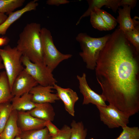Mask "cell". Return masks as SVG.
Returning <instances> with one entry per match:
<instances>
[{
  "label": "cell",
  "instance_id": "cell-27",
  "mask_svg": "<svg viewBox=\"0 0 139 139\" xmlns=\"http://www.w3.org/2000/svg\"><path fill=\"white\" fill-rule=\"evenodd\" d=\"M92 11L97 13L101 17L111 30L114 29L116 26L117 22L116 19L106 11L96 7H94Z\"/></svg>",
  "mask_w": 139,
  "mask_h": 139
},
{
  "label": "cell",
  "instance_id": "cell-25",
  "mask_svg": "<svg viewBox=\"0 0 139 139\" xmlns=\"http://www.w3.org/2000/svg\"><path fill=\"white\" fill-rule=\"evenodd\" d=\"M92 26L100 31H109L110 28L107 25L101 17L94 11H91L90 16Z\"/></svg>",
  "mask_w": 139,
  "mask_h": 139
},
{
  "label": "cell",
  "instance_id": "cell-30",
  "mask_svg": "<svg viewBox=\"0 0 139 139\" xmlns=\"http://www.w3.org/2000/svg\"><path fill=\"white\" fill-rule=\"evenodd\" d=\"M137 2L136 0H120L119 6L127 5L133 9L136 6Z\"/></svg>",
  "mask_w": 139,
  "mask_h": 139
},
{
  "label": "cell",
  "instance_id": "cell-13",
  "mask_svg": "<svg viewBox=\"0 0 139 139\" xmlns=\"http://www.w3.org/2000/svg\"><path fill=\"white\" fill-rule=\"evenodd\" d=\"M123 8H119V14L116 20L117 23L119 24V28L123 32L130 31L139 25V18L135 16L132 19L131 16V7L127 5L122 6Z\"/></svg>",
  "mask_w": 139,
  "mask_h": 139
},
{
  "label": "cell",
  "instance_id": "cell-8",
  "mask_svg": "<svg viewBox=\"0 0 139 139\" xmlns=\"http://www.w3.org/2000/svg\"><path fill=\"white\" fill-rule=\"evenodd\" d=\"M80 92L82 94L83 99V105L91 103L97 106H107L106 101L101 94H99L92 90L89 86L87 81L86 75L85 73L81 76L77 75Z\"/></svg>",
  "mask_w": 139,
  "mask_h": 139
},
{
  "label": "cell",
  "instance_id": "cell-2",
  "mask_svg": "<svg viewBox=\"0 0 139 139\" xmlns=\"http://www.w3.org/2000/svg\"><path fill=\"white\" fill-rule=\"evenodd\" d=\"M41 29L39 23L27 24L19 34L16 47L22 55L32 63L44 64L41 37Z\"/></svg>",
  "mask_w": 139,
  "mask_h": 139
},
{
  "label": "cell",
  "instance_id": "cell-14",
  "mask_svg": "<svg viewBox=\"0 0 139 139\" xmlns=\"http://www.w3.org/2000/svg\"><path fill=\"white\" fill-rule=\"evenodd\" d=\"M38 5L36 0L31 1L21 9L9 14L5 20L0 25V35L5 34L8 29L25 13L36 10Z\"/></svg>",
  "mask_w": 139,
  "mask_h": 139
},
{
  "label": "cell",
  "instance_id": "cell-24",
  "mask_svg": "<svg viewBox=\"0 0 139 139\" xmlns=\"http://www.w3.org/2000/svg\"><path fill=\"white\" fill-rule=\"evenodd\" d=\"M123 131L115 139H139V128L138 127H121Z\"/></svg>",
  "mask_w": 139,
  "mask_h": 139
},
{
  "label": "cell",
  "instance_id": "cell-36",
  "mask_svg": "<svg viewBox=\"0 0 139 139\" xmlns=\"http://www.w3.org/2000/svg\"><path fill=\"white\" fill-rule=\"evenodd\" d=\"M2 103L0 104V110L1 108V106H2Z\"/></svg>",
  "mask_w": 139,
  "mask_h": 139
},
{
  "label": "cell",
  "instance_id": "cell-10",
  "mask_svg": "<svg viewBox=\"0 0 139 139\" xmlns=\"http://www.w3.org/2000/svg\"><path fill=\"white\" fill-rule=\"evenodd\" d=\"M53 86H43L37 85L29 92L32 101L36 103H54L60 100L57 93H53Z\"/></svg>",
  "mask_w": 139,
  "mask_h": 139
},
{
  "label": "cell",
  "instance_id": "cell-9",
  "mask_svg": "<svg viewBox=\"0 0 139 139\" xmlns=\"http://www.w3.org/2000/svg\"><path fill=\"white\" fill-rule=\"evenodd\" d=\"M37 82L24 68L18 75L12 85L11 91L13 97H20L38 85Z\"/></svg>",
  "mask_w": 139,
  "mask_h": 139
},
{
  "label": "cell",
  "instance_id": "cell-6",
  "mask_svg": "<svg viewBox=\"0 0 139 139\" xmlns=\"http://www.w3.org/2000/svg\"><path fill=\"white\" fill-rule=\"evenodd\" d=\"M22 64L27 71L39 85L43 86H53L57 81L54 78L53 71L44 64L34 63L25 56L21 58Z\"/></svg>",
  "mask_w": 139,
  "mask_h": 139
},
{
  "label": "cell",
  "instance_id": "cell-12",
  "mask_svg": "<svg viewBox=\"0 0 139 139\" xmlns=\"http://www.w3.org/2000/svg\"><path fill=\"white\" fill-rule=\"evenodd\" d=\"M45 121L32 116L27 111H18V125L21 131L44 128L45 127Z\"/></svg>",
  "mask_w": 139,
  "mask_h": 139
},
{
  "label": "cell",
  "instance_id": "cell-34",
  "mask_svg": "<svg viewBox=\"0 0 139 139\" xmlns=\"http://www.w3.org/2000/svg\"><path fill=\"white\" fill-rule=\"evenodd\" d=\"M4 68V66L3 63L2 59L0 55V70Z\"/></svg>",
  "mask_w": 139,
  "mask_h": 139
},
{
  "label": "cell",
  "instance_id": "cell-15",
  "mask_svg": "<svg viewBox=\"0 0 139 139\" xmlns=\"http://www.w3.org/2000/svg\"><path fill=\"white\" fill-rule=\"evenodd\" d=\"M18 111L13 110L2 132L0 133V139H14L20 135L21 131L17 123Z\"/></svg>",
  "mask_w": 139,
  "mask_h": 139
},
{
  "label": "cell",
  "instance_id": "cell-17",
  "mask_svg": "<svg viewBox=\"0 0 139 139\" xmlns=\"http://www.w3.org/2000/svg\"><path fill=\"white\" fill-rule=\"evenodd\" d=\"M120 0H87L89 5V7L84 13L80 17L77 22L78 25L81 20L83 18L90 16L91 12L94 7L100 9L103 6L111 9L113 12L116 13L119 7Z\"/></svg>",
  "mask_w": 139,
  "mask_h": 139
},
{
  "label": "cell",
  "instance_id": "cell-32",
  "mask_svg": "<svg viewBox=\"0 0 139 139\" xmlns=\"http://www.w3.org/2000/svg\"><path fill=\"white\" fill-rule=\"evenodd\" d=\"M10 39L7 37H0V47L7 45Z\"/></svg>",
  "mask_w": 139,
  "mask_h": 139
},
{
  "label": "cell",
  "instance_id": "cell-11",
  "mask_svg": "<svg viewBox=\"0 0 139 139\" xmlns=\"http://www.w3.org/2000/svg\"><path fill=\"white\" fill-rule=\"evenodd\" d=\"M60 99L63 102L66 111L71 116L75 115L74 106L79 98L76 93L70 88H64L56 84L53 85Z\"/></svg>",
  "mask_w": 139,
  "mask_h": 139
},
{
  "label": "cell",
  "instance_id": "cell-29",
  "mask_svg": "<svg viewBox=\"0 0 139 139\" xmlns=\"http://www.w3.org/2000/svg\"><path fill=\"white\" fill-rule=\"evenodd\" d=\"M45 126L47 129L51 137L57 135L60 131V129H59L50 121H46Z\"/></svg>",
  "mask_w": 139,
  "mask_h": 139
},
{
  "label": "cell",
  "instance_id": "cell-28",
  "mask_svg": "<svg viewBox=\"0 0 139 139\" xmlns=\"http://www.w3.org/2000/svg\"><path fill=\"white\" fill-rule=\"evenodd\" d=\"M71 134V127L65 125L60 129L59 132L57 135L51 137L50 139H70Z\"/></svg>",
  "mask_w": 139,
  "mask_h": 139
},
{
  "label": "cell",
  "instance_id": "cell-5",
  "mask_svg": "<svg viewBox=\"0 0 139 139\" xmlns=\"http://www.w3.org/2000/svg\"><path fill=\"white\" fill-rule=\"evenodd\" d=\"M0 55L11 89L16 78L24 68L21 61L22 55L16 47L7 45L3 49L0 48Z\"/></svg>",
  "mask_w": 139,
  "mask_h": 139
},
{
  "label": "cell",
  "instance_id": "cell-31",
  "mask_svg": "<svg viewBox=\"0 0 139 139\" xmlns=\"http://www.w3.org/2000/svg\"><path fill=\"white\" fill-rule=\"evenodd\" d=\"M67 0H48L46 1V4L50 5L59 6L60 5L67 4L70 2Z\"/></svg>",
  "mask_w": 139,
  "mask_h": 139
},
{
  "label": "cell",
  "instance_id": "cell-37",
  "mask_svg": "<svg viewBox=\"0 0 139 139\" xmlns=\"http://www.w3.org/2000/svg\"><path fill=\"white\" fill-rule=\"evenodd\" d=\"M90 139H95L93 138H90Z\"/></svg>",
  "mask_w": 139,
  "mask_h": 139
},
{
  "label": "cell",
  "instance_id": "cell-38",
  "mask_svg": "<svg viewBox=\"0 0 139 139\" xmlns=\"http://www.w3.org/2000/svg\"></svg>",
  "mask_w": 139,
  "mask_h": 139
},
{
  "label": "cell",
  "instance_id": "cell-33",
  "mask_svg": "<svg viewBox=\"0 0 139 139\" xmlns=\"http://www.w3.org/2000/svg\"><path fill=\"white\" fill-rule=\"evenodd\" d=\"M7 17L6 14L0 13V25L5 20Z\"/></svg>",
  "mask_w": 139,
  "mask_h": 139
},
{
  "label": "cell",
  "instance_id": "cell-20",
  "mask_svg": "<svg viewBox=\"0 0 139 139\" xmlns=\"http://www.w3.org/2000/svg\"><path fill=\"white\" fill-rule=\"evenodd\" d=\"M21 139H50L51 138L47 128L25 132L21 131Z\"/></svg>",
  "mask_w": 139,
  "mask_h": 139
},
{
  "label": "cell",
  "instance_id": "cell-4",
  "mask_svg": "<svg viewBox=\"0 0 139 139\" xmlns=\"http://www.w3.org/2000/svg\"><path fill=\"white\" fill-rule=\"evenodd\" d=\"M41 37L44 63L53 72L61 62L72 57V55L63 54L57 49L51 32L46 28H41Z\"/></svg>",
  "mask_w": 139,
  "mask_h": 139
},
{
  "label": "cell",
  "instance_id": "cell-21",
  "mask_svg": "<svg viewBox=\"0 0 139 139\" xmlns=\"http://www.w3.org/2000/svg\"><path fill=\"white\" fill-rule=\"evenodd\" d=\"M70 139H85L87 130L85 128L82 121L76 122L73 120L71 124Z\"/></svg>",
  "mask_w": 139,
  "mask_h": 139
},
{
  "label": "cell",
  "instance_id": "cell-16",
  "mask_svg": "<svg viewBox=\"0 0 139 139\" xmlns=\"http://www.w3.org/2000/svg\"><path fill=\"white\" fill-rule=\"evenodd\" d=\"M27 111L32 116L45 121H52L55 115L53 107L49 103H37L35 107Z\"/></svg>",
  "mask_w": 139,
  "mask_h": 139
},
{
  "label": "cell",
  "instance_id": "cell-3",
  "mask_svg": "<svg viewBox=\"0 0 139 139\" xmlns=\"http://www.w3.org/2000/svg\"><path fill=\"white\" fill-rule=\"evenodd\" d=\"M110 35L108 34L102 37L94 38L85 33L78 34L76 39L82 50L79 55L85 63L87 68L95 70L100 53Z\"/></svg>",
  "mask_w": 139,
  "mask_h": 139
},
{
  "label": "cell",
  "instance_id": "cell-1",
  "mask_svg": "<svg viewBox=\"0 0 139 139\" xmlns=\"http://www.w3.org/2000/svg\"><path fill=\"white\" fill-rule=\"evenodd\" d=\"M139 54L118 28L110 34L95 69L106 101L129 117L139 111Z\"/></svg>",
  "mask_w": 139,
  "mask_h": 139
},
{
  "label": "cell",
  "instance_id": "cell-35",
  "mask_svg": "<svg viewBox=\"0 0 139 139\" xmlns=\"http://www.w3.org/2000/svg\"><path fill=\"white\" fill-rule=\"evenodd\" d=\"M14 139H21L20 135H18L16 136Z\"/></svg>",
  "mask_w": 139,
  "mask_h": 139
},
{
  "label": "cell",
  "instance_id": "cell-18",
  "mask_svg": "<svg viewBox=\"0 0 139 139\" xmlns=\"http://www.w3.org/2000/svg\"><path fill=\"white\" fill-rule=\"evenodd\" d=\"M11 102L13 110L17 111L30 110L36 107L37 104L32 101L31 95L29 93L20 97H13Z\"/></svg>",
  "mask_w": 139,
  "mask_h": 139
},
{
  "label": "cell",
  "instance_id": "cell-26",
  "mask_svg": "<svg viewBox=\"0 0 139 139\" xmlns=\"http://www.w3.org/2000/svg\"><path fill=\"white\" fill-rule=\"evenodd\" d=\"M124 33L127 40L139 53V25L132 30Z\"/></svg>",
  "mask_w": 139,
  "mask_h": 139
},
{
  "label": "cell",
  "instance_id": "cell-19",
  "mask_svg": "<svg viewBox=\"0 0 139 139\" xmlns=\"http://www.w3.org/2000/svg\"><path fill=\"white\" fill-rule=\"evenodd\" d=\"M13 97L5 71L0 73V104L11 102Z\"/></svg>",
  "mask_w": 139,
  "mask_h": 139
},
{
  "label": "cell",
  "instance_id": "cell-22",
  "mask_svg": "<svg viewBox=\"0 0 139 139\" xmlns=\"http://www.w3.org/2000/svg\"><path fill=\"white\" fill-rule=\"evenodd\" d=\"M24 0H0V13L9 14L22 6Z\"/></svg>",
  "mask_w": 139,
  "mask_h": 139
},
{
  "label": "cell",
  "instance_id": "cell-7",
  "mask_svg": "<svg viewBox=\"0 0 139 139\" xmlns=\"http://www.w3.org/2000/svg\"><path fill=\"white\" fill-rule=\"evenodd\" d=\"M96 107L99 112L101 121L109 128L122 127L129 123V117L111 104Z\"/></svg>",
  "mask_w": 139,
  "mask_h": 139
},
{
  "label": "cell",
  "instance_id": "cell-23",
  "mask_svg": "<svg viewBox=\"0 0 139 139\" xmlns=\"http://www.w3.org/2000/svg\"><path fill=\"white\" fill-rule=\"evenodd\" d=\"M13 110L10 102L2 104L0 110V133L3 130Z\"/></svg>",
  "mask_w": 139,
  "mask_h": 139
}]
</instances>
